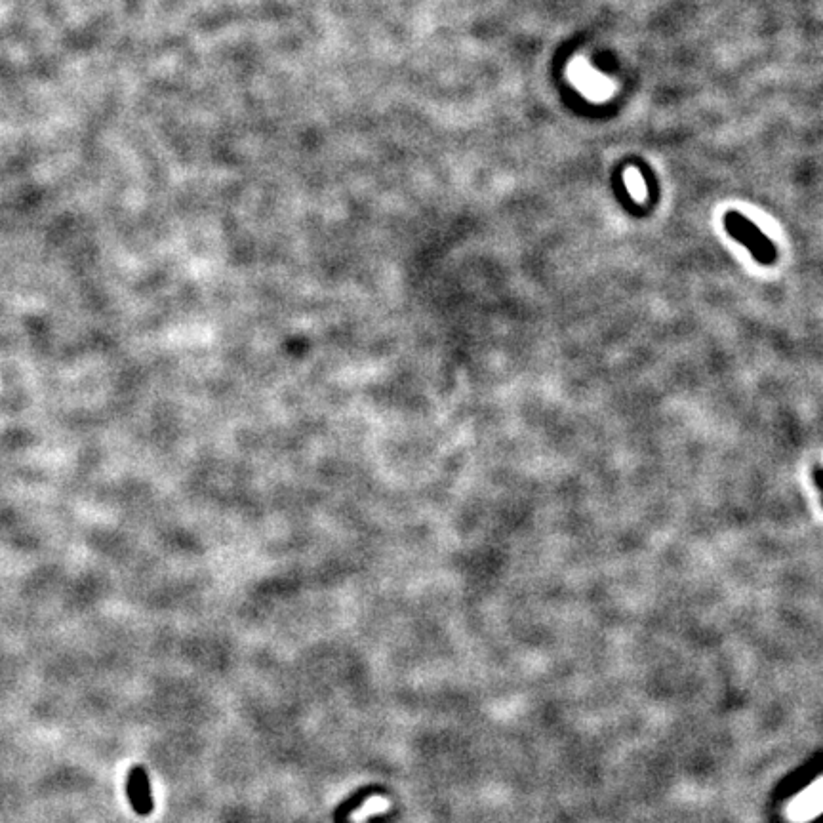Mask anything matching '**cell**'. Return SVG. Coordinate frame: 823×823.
<instances>
[{"label":"cell","mask_w":823,"mask_h":823,"mask_svg":"<svg viewBox=\"0 0 823 823\" xmlns=\"http://www.w3.org/2000/svg\"><path fill=\"white\" fill-rule=\"evenodd\" d=\"M724 229L732 239L743 244L759 263L772 265L776 261V256H778L776 246L753 221L743 218L740 212H732V210L726 212Z\"/></svg>","instance_id":"6da1fadb"},{"label":"cell","mask_w":823,"mask_h":823,"mask_svg":"<svg viewBox=\"0 0 823 823\" xmlns=\"http://www.w3.org/2000/svg\"><path fill=\"white\" fill-rule=\"evenodd\" d=\"M126 793H128V801L132 804V808L136 810V814L140 816H149L155 808L153 797H151V787H149V778L147 772L136 766L130 770L128 776V783H126Z\"/></svg>","instance_id":"7a4b0ae2"},{"label":"cell","mask_w":823,"mask_h":823,"mask_svg":"<svg viewBox=\"0 0 823 823\" xmlns=\"http://www.w3.org/2000/svg\"><path fill=\"white\" fill-rule=\"evenodd\" d=\"M368 799H370V791H359L355 797H351L349 801H345V803L338 808V812L334 814V823H349L347 822L349 812L357 810V808L361 806V803L368 801Z\"/></svg>","instance_id":"3957f363"}]
</instances>
